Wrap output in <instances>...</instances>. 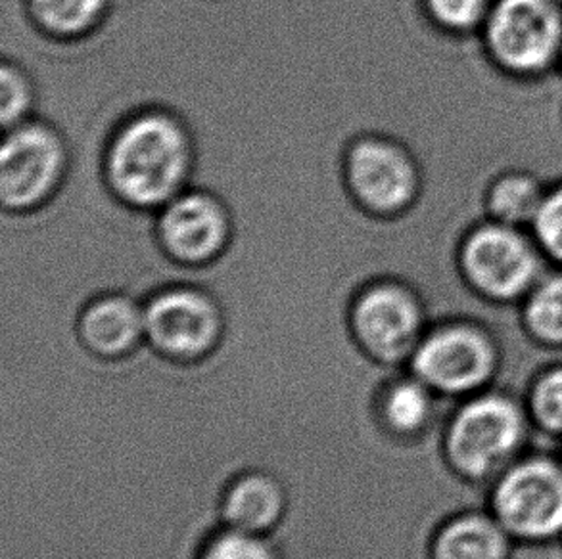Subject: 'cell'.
I'll return each mask as SVG.
<instances>
[{
  "mask_svg": "<svg viewBox=\"0 0 562 559\" xmlns=\"http://www.w3.org/2000/svg\"><path fill=\"white\" fill-rule=\"evenodd\" d=\"M536 433L522 395L492 387L449 404L438 450L456 483L484 487L530 450Z\"/></svg>",
  "mask_w": 562,
  "mask_h": 559,
  "instance_id": "6da1fadb",
  "label": "cell"
},
{
  "mask_svg": "<svg viewBox=\"0 0 562 559\" xmlns=\"http://www.w3.org/2000/svg\"><path fill=\"white\" fill-rule=\"evenodd\" d=\"M192 159L183 125L168 114L148 112L123 123L112 138L108 182L131 207L158 209L183 194Z\"/></svg>",
  "mask_w": 562,
  "mask_h": 559,
  "instance_id": "7a4b0ae2",
  "label": "cell"
},
{
  "mask_svg": "<svg viewBox=\"0 0 562 559\" xmlns=\"http://www.w3.org/2000/svg\"><path fill=\"white\" fill-rule=\"evenodd\" d=\"M503 349L492 330L476 320H432L407 370L423 379L443 401H463L495 387Z\"/></svg>",
  "mask_w": 562,
  "mask_h": 559,
  "instance_id": "3957f363",
  "label": "cell"
},
{
  "mask_svg": "<svg viewBox=\"0 0 562 559\" xmlns=\"http://www.w3.org/2000/svg\"><path fill=\"white\" fill-rule=\"evenodd\" d=\"M518 546L562 540V454L528 450L486 487V504Z\"/></svg>",
  "mask_w": 562,
  "mask_h": 559,
  "instance_id": "277c9868",
  "label": "cell"
},
{
  "mask_svg": "<svg viewBox=\"0 0 562 559\" xmlns=\"http://www.w3.org/2000/svg\"><path fill=\"white\" fill-rule=\"evenodd\" d=\"M430 324L425 299L395 280L371 282L351 299L353 338L367 355L390 368H407Z\"/></svg>",
  "mask_w": 562,
  "mask_h": 559,
  "instance_id": "5b68a950",
  "label": "cell"
},
{
  "mask_svg": "<svg viewBox=\"0 0 562 559\" xmlns=\"http://www.w3.org/2000/svg\"><path fill=\"white\" fill-rule=\"evenodd\" d=\"M146 341L176 361H198L217 349L225 310L213 292L194 284L156 287L145 297Z\"/></svg>",
  "mask_w": 562,
  "mask_h": 559,
  "instance_id": "8992f818",
  "label": "cell"
},
{
  "mask_svg": "<svg viewBox=\"0 0 562 559\" xmlns=\"http://www.w3.org/2000/svg\"><path fill=\"white\" fill-rule=\"evenodd\" d=\"M538 248L517 227L492 223L464 240L461 271L469 286L487 301L520 303L543 276Z\"/></svg>",
  "mask_w": 562,
  "mask_h": 559,
  "instance_id": "52a82bcc",
  "label": "cell"
},
{
  "mask_svg": "<svg viewBox=\"0 0 562 559\" xmlns=\"http://www.w3.org/2000/svg\"><path fill=\"white\" fill-rule=\"evenodd\" d=\"M484 27L492 58L510 73L536 76L562 56L559 0H495Z\"/></svg>",
  "mask_w": 562,
  "mask_h": 559,
  "instance_id": "ba28073f",
  "label": "cell"
},
{
  "mask_svg": "<svg viewBox=\"0 0 562 559\" xmlns=\"http://www.w3.org/2000/svg\"><path fill=\"white\" fill-rule=\"evenodd\" d=\"M61 137L45 123L23 122L7 130L0 151V199L4 212L23 213L45 204L66 171Z\"/></svg>",
  "mask_w": 562,
  "mask_h": 559,
  "instance_id": "9c48e42d",
  "label": "cell"
},
{
  "mask_svg": "<svg viewBox=\"0 0 562 559\" xmlns=\"http://www.w3.org/2000/svg\"><path fill=\"white\" fill-rule=\"evenodd\" d=\"M353 197L376 215L405 212L417 196L418 173L409 151L386 138H361L346 158Z\"/></svg>",
  "mask_w": 562,
  "mask_h": 559,
  "instance_id": "30bf717a",
  "label": "cell"
},
{
  "mask_svg": "<svg viewBox=\"0 0 562 559\" xmlns=\"http://www.w3.org/2000/svg\"><path fill=\"white\" fill-rule=\"evenodd\" d=\"M158 235L171 258L200 266L220 258L231 240V217L217 197L187 192L161 207Z\"/></svg>",
  "mask_w": 562,
  "mask_h": 559,
  "instance_id": "8fae6325",
  "label": "cell"
},
{
  "mask_svg": "<svg viewBox=\"0 0 562 559\" xmlns=\"http://www.w3.org/2000/svg\"><path fill=\"white\" fill-rule=\"evenodd\" d=\"M77 332L94 355H131L146 341L145 303L120 289L92 295L79 310Z\"/></svg>",
  "mask_w": 562,
  "mask_h": 559,
  "instance_id": "7c38bea8",
  "label": "cell"
},
{
  "mask_svg": "<svg viewBox=\"0 0 562 559\" xmlns=\"http://www.w3.org/2000/svg\"><path fill=\"white\" fill-rule=\"evenodd\" d=\"M517 543L484 507L446 510L428 538V559H513Z\"/></svg>",
  "mask_w": 562,
  "mask_h": 559,
  "instance_id": "4fadbf2b",
  "label": "cell"
},
{
  "mask_svg": "<svg viewBox=\"0 0 562 559\" xmlns=\"http://www.w3.org/2000/svg\"><path fill=\"white\" fill-rule=\"evenodd\" d=\"M449 404L407 368L387 372L376 395L380 423L405 441H418L440 430Z\"/></svg>",
  "mask_w": 562,
  "mask_h": 559,
  "instance_id": "5bb4252c",
  "label": "cell"
},
{
  "mask_svg": "<svg viewBox=\"0 0 562 559\" xmlns=\"http://www.w3.org/2000/svg\"><path fill=\"white\" fill-rule=\"evenodd\" d=\"M289 497L281 481L263 469H248L236 476L221 499L223 529L267 537L282 522Z\"/></svg>",
  "mask_w": 562,
  "mask_h": 559,
  "instance_id": "9a60e30c",
  "label": "cell"
},
{
  "mask_svg": "<svg viewBox=\"0 0 562 559\" xmlns=\"http://www.w3.org/2000/svg\"><path fill=\"white\" fill-rule=\"evenodd\" d=\"M520 322L536 345L562 351V274L541 276L520 301Z\"/></svg>",
  "mask_w": 562,
  "mask_h": 559,
  "instance_id": "2e32d148",
  "label": "cell"
},
{
  "mask_svg": "<svg viewBox=\"0 0 562 559\" xmlns=\"http://www.w3.org/2000/svg\"><path fill=\"white\" fill-rule=\"evenodd\" d=\"M536 433L562 443V361L533 372L522 393Z\"/></svg>",
  "mask_w": 562,
  "mask_h": 559,
  "instance_id": "e0dca14e",
  "label": "cell"
},
{
  "mask_svg": "<svg viewBox=\"0 0 562 559\" xmlns=\"http://www.w3.org/2000/svg\"><path fill=\"white\" fill-rule=\"evenodd\" d=\"M546 192L540 182L525 173L503 174L492 184L487 205L495 217V223L509 227L532 225L540 212Z\"/></svg>",
  "mask_w": 562,
  "mask_h": 559,
  "instance_id": "ac0fdd59",
  "label": "cell"
},
{
  "mask_svg": "<svg viewBox=\"0 0 562 559\" xmlns=\"http://www.w3.org/2000/svg\"><path fill=\"white\" fill-rule=\"evenodd\" d=\"M108 0H30L33 22L48 35L74 38L91 31L106 12Z\"/></svg>",
  "mask_w": 562,
  "mask_h": 559,
  "instance_id": "d6986e66",
  "label": "cell"
},
{
  "mask_svg": "<svg viewBox=\"0 0 562 559\" xmlns=\"http://www.w3.org/2000/svg\"><path fill=\"white\" fill-rule=\"evenodd\" d=\"M198 559H281L269 537L220 529L207 538Z\"/></svg>",
  "mask_w": 562,
  "mask_h": 559,
  "instance_id": "ffe728a7",
  "label": "cell"
},
{
  "mask_svg": "<svg viewBox=\"0 0 562 559\" xmlns=\"http://www.w3.org/2000/svg\"><path fill=\"white\" fill-rule=\"evenodd\" d=\"M0 83V122L4 130H8L27 122V115L33 107V91L27 73L8 60L2 64Z\"/></svg>",
  "mask_w": 562,
  "mask_h": 559,
  "instance_id": "44dd1931",
  "label": "cell"
},
{
  "mask_svg": "<svg viewBox=\"0 0 562 559\" xmlns=\"http://www.w3.org/2000/svg\"><path fill=\"white\" fill-rule=\"evenodd\" d=\"M492 0H426L434 22L449 31H471L484 25Z\"/></svg>",
  "mask_w": 562,
  "mask_h": 559,
  "instance_id": "7402d4cb",
  "label": "cell"
},
{
  "mask_svg": "<svg viewBox=\"0 0 562 559\" xmlns=\"http://www.w3.org/2000/svg\"><path fill=\"white\" fill-rule=\"evenodd\" d=\"M532 227L540 250L562 263V186L546 194Z\"/></svg>",
  "mask_w": 562,
  "mask_h": 559,
  "instance_id": "603a6c76",
  "label": "cell"
},
{
  "mask_svg": "<svg viewBox=\"0 0 562 559\" xmlns=\"http://www.w3.org/2000/svg\"><path fill=\"white\" fill-rule=\"evenodd\" d=\"M559 545H561V550H562V540H561V543H559Z\"/></svg>",
  "mask_w": 562,
  "mask_h": 559,
  "instance_id": "cb8c5ba5",
  "label": "cell"
},
{
  "mask_svg": "<svg viewBox=\"0 0 562 559\" xmlns=\"http://www.w3.org/2000/svg\"><path fill=\"white\" fill-rule=\"evenodd\" d=\"M559 2H561V4H562V0H559Z\"/></svg>",
  "mask_w": 562,
  "mask_h": 559,
  "instance_id": "d4e9b609",
  "label": "cell"
}]
</instances>
